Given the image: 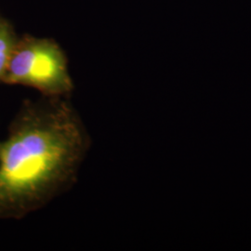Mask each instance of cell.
Here are the masks:
<instances>
[{"mask_svg":"<svg viewBox=\"0 0 251 251\" xmlns=\"http://www.w3.org/2000/svg\"><path fill=\"white\" fill-rule=\"evenodd\" d=\"M90 146L68 98L26 100L0 143V219H22L71 188Z\"/></svg>","mask_w":251,"mask_h":251,"instance_id":"1","label":"cell"},{"mask_svg":"<svg viewBox=\"0 0 251 251\" xmlns=\"http://www.w3.org/2000/svg\"><path fill=\"white\" fill-rule=\"evenodd\" d=\"M1 82L38 90L42 96L69 98L74 82L66 54L53 39L19 38Z\"/></svg>","mask_w":251,"mask_h":251,"instance_id":"2","label":"cell"},{"mask_svg":"<svg viewBox=\"0 0 251 251\" xmlns=\"http://www.w3.org/2000/svg\"><path fill=\"white\" fill-rule=\"evenodd\" d=\"M18 39L11 25L0 17V82Z\"/></svg>","mask_w":251,"mask_h":251,"instance_id":"3","label":"cell"}]
</instances>
